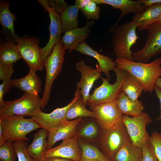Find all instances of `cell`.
Instances as JSON below:
<instances>
[{
    "label": "cell",
    "mask_w": 161,
    "mask_h": 161,
    "mask_svg": "<svg viewBox=\"0 0 161 161\" xmlns=\"http://www.w3.org/2000/svg\"><path fill=\"white\" fill-rule=\"evenodd\" d=\"M79 118L73 120H67L58 127L49 132L47 150L52 148L57 141L74 136L76 127L83 119Z\"/></svg>",
    "instance_id": "obj_21"
},
{
    "label": "cell",
    "mask_w": 161,
    "mask_h": 161,
    "mask_svg": "<svg viewBox=\"0 0 161 161\" xmlns=\"http://www.w3.org/2000/svg\"><path fill=\"white\" fill-rule=\"evenodd\" d=\"M137 27V24L133 19L130 22L109 27V30L112 33V42L117 57L134 61L131 49L139 37L136 32Z\"/></svg>",
    "instance_id": "obj_2"
},
{
    "label": "cell",
    "mask_w": 161,
    "mask_h": 161,
    "mask_svg": "<svg viewBox=\"0 0 161 161\" xmlns=\"http://www.w3.org/2000/svg\"><path fill=\"white\" fill-rule=\"evenodd\" d=\"M143 86L137 78L127 72L122 86V92L125 93L132 102L138 100L143 90Z\"/></svg>",
    "instance_id": "obj_28"
},
{
    "label": "cell",
    "mask_w": 161,
    "mask_h": 161,
    "mask_svg": "<svg viewBox=\"0 0 161 161\" xmlns=\"http://www.w3.org/2000/svg\"><path fill=\"white\" fill-rule=\"evenodd\" d=\"M116 104L119 110L123 115L134 117L138 116L143 112L145 106L143 102L138 100L131 101L128 97L121 92Z\"/></svg>",
    "instance_id": "obj_25"
},
{
    "label": "cell",
    "mask_w": 161,
    "mask_h": 161,
    "mask_svg": "<svg viewBox=\"0 0 161 161\" xmlns=\"http://www.w3.org/2000/svg\"><path fill=\"white\" fill-rule=\"evenodd\" d=\"M142 148L134 145L131 141L124 144L111 161H142Z\"/></svg>",
    "instance_id": "obj_27"
},
{
    "label": "cell",
    "mask_w": 161,
    "mask_h": 161,
    "mask_svg": "<svg viewBox=\"0 0 161 161\" xmlns=\"http://www.w3.org/2000/svg\"><path fill=\"white\" fill-rule=\"evenodd\" d=\"M81 155L77 138L73 137L63 140L62 143L56 147L46 150L44 158L59 157L80 161Z\"/></svg>",
    "instance_id": "obj_14"
},
{
    "label": "cell",
    "mask_w": 161,
    "mask_h": 161,
    "mask_svg": "<svg viewBox=\"0 0 161 161\" xmlns=\"http://www.w3.org/2000/svg\"><path fill=\"white\" fill-rule=\"evenodd\" d=\"M141 4H144L145 5L149 7L152 5L161 3V0H140Z\"/></svg>",
    "instance_id": "obj_41"
},
{
    "label": "cell",
    "mask_w": 161,
    "mask_h": 161,
    "mask_svg": "<svg viewBox=\"0 0 161 161\" xmlns=\"http://www.w3.org/2000/svg\"><path fill=\"white\" fill-rule=\"evenodd\" d=\"M122 121L134 145L142 148L149 142L150 136L146 129V126L152 122L149 114L143 112L134 117L123 115Z\"/></svg>",
    "instance_id": "obj_8"
},
{
    "label": "cell",
    "mask_w": 161,
    "mask_h": 161,
    "mask_svg": "<svg viewBox=\"0 0 161 161\" xmlns=\"http://www.w3.org/2000/svg\"><path fill=\"white\" fill-rule=\"evenodd\" d=\"M155 86L161 88V77H160L157 79L155 83Z\"/></svg>",
    "instance_id": "obj_46"
},
{
    "label": "cell",
    "mask_w": 161,
    "mask_h": 161,
    "mask_svg": "<svg viewBox=\"0 0 161 161\" xmlns=\"http://www.w3.org/2000/svg\"><path fill=\"white\" fill-rule=\"evenodd\" d=\"M13 64H8L0 61V80L10 79L14 72Z\"/></svg>",
    "instance_id": "obj_36"
},
{
    "label": "cell",
    "mask_w": 161,
    "mask_h": 161,
    "mask_svg": "<svg viewBox=\"0 0 161 161\" xmlns=\"http://www.w3.org/2000/svg\"><path fill=\"white\" fill-rule=\"evenodd\" d=\"M48 2L49 6L59 14L69 5L64 0H48Z\"/></svg>",
    "instance_id": "obj_39"
},
{
    "label": "cell",
    "mask_w": 161,
    "mask_h": 161,
    "mask_svg": "<svg viewBox=\"0 0 161 161\" xmlns=\"http://www.w3.org/2000/svg\"><path fill=\"white\" fill-rule=\"evenodd\" d=\"M38 1L40 3L43 7L45 12H48V8L49 7L48 2V0H38Z\"/></svg>",
    "instance_id": "obj_45"
},
{
    "label": "cell",
    "mask_w": 161,
    "mask_h": 161,
    "mask_svg": "<svg viewBox=\"0 0 161 161\" xmlns=\"http://www.w3.org/2000/svg\"><path fill=\"white\" fill-rule=\"evenodd\" d=\"M66 50L60 41L55 45L51 54L44 61V65L46 71V77L41 98L42 109L48 104L53 82L61 71Z\"/></svg>",
    "instance_id": "obj_6"
},
{
    "label": "cell",
    "mask_w": 161,
    "mask_h": 161,
    "mask_svg": "<svg viewBox=\"0 0 161 161\" xmlns=\"http://www.w3.org/2000/svg\"><path fill=\"white\" fill-rule=\"evenodd\" d=\"M22 58L18 49L17 45L7 41H1L0 44V61L13 64Z\"/></svg>",
    "instance_id": "obj_30"
},
{
    "label": "cell",
    "mask_w": 161,
    "mask_h": 161,
    "mask_svg": "<svg viewBox=\"0 0 161 161\" xmlns=\"http://www.w3.org/2000/svg\"><path fill=\"white\" fill-rule=\"evenodd\" d=\"M142 149V161H158L149 142L144 145Z\"/></svg>",
    "instance_id": "obj_37"
},
{
    "label": "cell",
    "mask_w": 161,
    "mask_h": 161,
    "mask_svg": "<svg viewBox=\"0 0 161 161\" xmlns=\"http://www.w3.org/2000/svg\"><path fill=\"white\" fill-rule=\"evenodd\" d=\"M92 0H76L75 5L80 10L84 8Z\"/></svg>",
    "instance_id": "obj_40"
},
{
    "label": "cell",
    "mask_w": 161,
    "mask_h": 161,
    "mask_svg": "<svg viewBox=\"0 0 161 161\" xmlns=\"http://www.w3.org/2000/svg\"><path fill=\"white\" fill-rule=\"evenodd\" d=\"M7 142L6 137L2 127L0 125V146Z\"/></svg>",
    "instance_id": "obj_44"
},
{
    "label": "cell",
    "mask_w": 161,
    "mask_h": 161,
    "mask_svg": "<svg viewBox=\"0 0 161 161\" xmlns=\"http://www.w3.org/2000/svg\"><path fill=\"white\" fill-rule=\"evenodd\" d=\"M129 141L130 138L122 121L111 128L102 129L97 143L102 153L111 160Z\"/></svg>",
    "instance_id": "obj_3"
},
{
    "label": "cell",
    "mask_w": 161,
    "mask_h": 161,
    "mask_svg": "<svg viewBox=\"0 0 161 161\" xmlns=\"http://www.w3.org/2000/svg\"><path fill=\"white\" fill-rule=\"evenodd\" d=\"M48 12L50 19L49 38L45 46L40 49L41 55L44 61L51 54L54 47L61 41V38L62 26L60 14L50 6L48 8Z\"/></svg>",
    "instance_id": "obj_15"
},
{
    "label": "cell",
    "mask_w": 161,
    "mask_h": 161,
    "mask_svg": "<svg viewBox=\"0 0 161 161\" xmlns=\"http://www.w3.org/2000/svg\"><path fill=\"white\" fill-rule=\"evenodd\" d=\"M13 82L14 87L25 92L37 95L41 92V81L37 75L36 72L30 70L25 76L20 78H13Z\"/></svg>",
    "instance_id": "obj_22"
},
{
    "label": "cell",
    "mask_w": 161,
    "mask_h": 161,
    "mask_svg": "<svg viewBox=\"0 0 161 161\" xmlns=\"http://www.w3.org/2000/svg\"><path fill=\"white\" fill-rule=\"evenodd\" d=\"M14 87L13 80L11 79L4 80L0 84V107L4 104V95L5 93L9 92Z\"/></svg>",
    "instance_id": "obj_38"
},
{
    "label": "cell",
    "mask_w": 161,
    "mask_h": 161,
    "mask_svg": "<svg viewBox=\"0 0 161 161\" xmlns=\"http://www.w3.org/2000/svg\"><path fill=\"white\" fill-rule=\"evenodd\" d=\"M95 22V20L86 19L85 24L82 27H78L66 31L61 40L66 50L71 52L77 45L85 41L92 31L90 27L94 25Z\"/></svg>",
    "instance_id": "obj_17"
},
{
    "label": "cell",
    "mask_w": 161,
    "mask_h": 161,
    "mask_svg": "<svg viewBox=\"0 0 161 161\" xmlns=\"http://www.w3.org/2000/svg\"><path fill=\"white\" fill-rule=\"evenodd\" d=\"M116 67L130 73L143 84L145 92L152 93L158 78L161 77V58H156L149 63L131 61L117 57Z\"/></svg>",
    "instance_id": "obj_1"
},
{
    "label": "cell",
    "mask_w": 161,
    "mask_h": 161,
    "mask_svg": "<svg viewBox=\"0 0 161 161\" xmlns=\"http://www.w3.org/2000/svg\"><path fill=\"white\" fill-rule=\"evenodd\" d=\"M149 142L158 161H161V132H153L150 136Z\"/></svg>",
    "instance_id": "obj_35"
},
{
    "label": "cell",
    "mask_w": 161,
    "mask_h": 161,
    "mask_svg": "<svg viewBox=\"0 0 161 161\" xmlns=\"http://www.w3.org/2000/svg\"><path fill=\"white\" fill-rule=\"evenodd\" d=\"M79 10L75 4L69 5L59 14L62 26V34L69 30L78 27V16Z\"/></svg>",
    "instance_id": "obj_29"
},
{
    "label": "cell",
    "mask_w": 161,
    "mask_h": 161,
    "mask_svg": "<svg viewBox=\"0 0 161 161\" xmlns=\"http://www.w3.org/2000/svg\"><path fill=\"white\" fill-rule=\"evenodd\" d=\"M66 117L67 120L69 121L79 118L88 117L95 118L94 113L86 107L81 95L79 97L68 109Z\"/></svg>",
    "instance_id": "obj_31"
},
{
    "label": "cell",
    "mask_w": 161,
    "mask_h": 161,
    "mask_svg": "<svg viewBox=\"0 0 161 161\" xmlns=\"http://www.w3.org/2000/svg\"><path fill=\"white\" fill-rule=\"evenodd\" d=\"M97 4H106L111 6L113 9L120 10L121 14L116 23L112 25H118L120 20L125 15L130 13L135 15L140 14L145 11L148 7L140 5V0H93Z\"/></svg>",
    "instance_id": "obj_20"
},
{
    "label": "cell",
    "mask_w": 161,
    "mask_h": 161,
    "mask_svg": "<svg viewBox=\"0 0 161 161\" xmlns=\"http://www.w3.org/2000/svg\"><path fill=\"white\" fill-rule=\"evenodd\" d=\"M48 133V131L44 129L39 130L33 134L32 142L26 149L28 154L36 161H40L44 158L47 146L46 139Z\"/></svg>",
    "instance_id": "obj_23"
},
{
    "label": "cell",
    "mask_w": 161,
    "mask_h": 161,
    "mask_svg": "<svg viewBox=\"0 0 161 161\" xmlns=\"http://www.w3.org/2000/svg\"><path fill=\"white\" fill-rule=\"evenodd\" d=\"M116 75L115 83L110 84L107 79L101 77L102 84L96 87L86 103V106H93L102 103L116 101L122 92V86L127 71L116 67L113 70Z\"/></svg>",
    "instance_id": "obj_5"
},
{
    "label": "cell",
    "mask_w": 161,
    "mask_h": 161,
    "mask_svg": "<svg viewBox=\"0 0 161 161\" xmlns=\"http://www.w3.org/2000/svg\"><path fill=\"white\" fill-rule=\"evenodd\" d=\"M23 115H11L0 119L7 142L13 144L16 141H29L27 135L40 128L32 119H26Z\"/></svg>",
    "instance_id": "obj_4"
},
{
    "label": "cell",
    "mask_w": 161,
    "mask_h": 161,
    "mask_svg": "<svg viewBox=\"0 0 161 161\" xmlns=\"http://www.w3.org/2000/svg\"><path fill=\"white\" fill-rule=\"evenodd\" d=\"M80 95V90L77 89L74 97L66 106L57 108L48 114L40 110L35 114L30 116V117L38 124L40 128L50 132L67 120L66 117L67 110Z\"/></svg>",
    "instance_id": "obj_11"
},
{
    "label": "cell",
    "mask_w": 161,
    "mask_h": 161,
    "mask_svg": "<svg viewBox=\"0 0 161 161\" xmlns=\"http://www.w3.org/2000/svg\"><path fill=\"white\" fill-rule=\"evenodd\" d=\"M74 50L82 54L92 56L95 58L99 64L97 68L99 72L104 73L107 79H110L109 72L114 70L116 66V63L107 55L100 54L91 48L85 41L78 44Z\"/></svg>",
    "instance_id": "obj_19"
},
{
    "label": "cell",
    "mask_w": 161,
    "mask_h": 161,
    "mask_svg": "<svg viewBox=\"0 0 161 161\" xmlns=\"http://www.w3.org/2000/svg\"><path fill=\"white\" fill-rule=\"evenodd\" d=\"M147 30L146 42L143 47L132 52L133 61L148 63L152 57L161 53V25L154 24L150 26Z\"/></svg>",
    "instance_id": "obj_10"
},
{
    "label": "cell",
    "mask_w": 161,
    "mask_h": 161,
    "mask_svg": "<svg viewBox=\"0 0 161 161\" xmlns=\"http://www.w3.org/2000/svg\"><path fill=\"white\" fill-rule=\"evenodd\" d=\"M80 10L87 20H97L100 17V7L93 0H92L84 8Z\"/></svg>",
    "instance_id": "obj_34"
},
{
    "label": "cell",
    "mask_w": 161,
    "mask_h": 161,
    "mask_svg": "<svg viewBox=\"0 0 161 161\" xmlns=\"http://www.w3.org/2000/svg\"><path fill=\"white\" fill-rule=\"evenodd\" d=\"M116 101L106 102L90 107L102 129L111 128L122 122L123 115Z\"/></svg>",
    "instance_id": "obj_12"
},
{
    "label": "cell",
    "mask_w": 161,
    "mask_h": 161,
    "mask_svg": "<svg viewBox=\"0 0 161 161\" xmlns=\"http://www.w3.org/2000/svg\"><path fill=\"white\" fill-rule=\"evenodd\" d=\"M0 161H1V160H0Z\"/></svg>",
    "instance_id": "obj_48"
},
{
    "label": "cell",
    "mask_w": 161,
    "mask_h": 161,
    "mask_svg": "<svg viewBox=\"0 0 161 161\" xmlns=\"http://www.w3.org/2000/svg\"><path fill=\"white\" fill-rule=\"evenodd\" d=\"M39 39L36 37L24 35L17 44L19 52L30 69L36 72L41 71L44 61L41 56L39 47Z\"/></svg>",
    "instance_id": "obj_9"
},
{
    "label": "cell",
    "mask_w": 161,
    "mask_h": 161,
    "mask_svg": "<svg viewBox=\"0 0 161 161\" xmlns=\"http://www.w3.org/2000/svg\"><path fill=\"white\" fill-rule=\"evenodd\" d=\"M161 15V3L155 4L149 7L142 13L135 15L133 19L137 24L139 30L147 29L148 27L157 23Z\"/></svg>",
    "instance_id": "obj_24"
},
{
    "label": "cell",
    "mask_w": 161,
    "mask_h": 161,
    "mask_svg": "<svg viewBox=\"0 0 161 161\" xmlns=\"http://www.w3.org/2000/svg\"><path fill=\"white\" fill-rule=\"evenodd\" d=\"M13 144L16 151L18 161H36L27 153L28 143L24 140L15 141Z\"/></svg>",
    "instance_id": "obj_32"
},
{
    "label": "cell",
    "mask_w": 161,
    "mask_h": 161,
    "mask_svg": "<svg viewBox=\"0 0 161 161\" xmlns=\"http://www.w3.org/2000/svg\"><path fill=\"white\" fill-rule=\"evenodd\" d=\"M17 155L13 144L6 142L0 146V160L16 161Z\"/></svg>",
    "instance_id": "obj_33"
},
{
    "label": "cell",
    "mask_w": 161,
    "mask_h": 161,
    "mask_svg": "<svg viewBox=\"0 0 161 161\" xmlns=\"http://www.w3.org/2000/svg\"><path fill=\"white\" fill-rule=\"evenodd\" d=\"M157 24L161 25V15L158 22L156 23Z\"/></svg>",
    "instance_id": "obj_47"
},
{
    "label": "cell",
    "mask_w": 161,
    "mask_h": 161,
    "mask_svg": "<svg viewBox=\"0 0 161 161\" xmlns=\"http://www.w3.org/2000/svg\"><path fill=\"white\" fill-rule=\"evenodd\" d=\"M10 5L9 1H0V23L2 27L1 33L4 35L6 41L17 44L21 37L15 33L14 23L17 18L10 10Z\"/></svg>",
    "instance_id": "obj_16"
},
{
    "label": "cell",
    "mask_w": 161,
    "mask_h": 161,
    "mask_svg": "<svg viewBox=\"0 0 161 161\" xmlns=\"http://www.w3.org/2000/svg\"><path fill=\"white\" fill-rule=\"evenodd\" d=\"M81 151L80 161H111L100 150L96 143L88 142L77 138Z\"/></svg>",
    "instance_id": "obj_26"
},
{
    "label": "cell",
    "mask_w": 161,
    "mask_h": 161,
    "mask_svg": "<svg viewBox=\"0 0 161 161\" xmlns=\"http://www.w3.org/2000/svg\"><path fill=\"white\" fill-rule=\"evenodd\" d=\"M102 129L95 117H85L78 125L74 137L97 143Z\"/></svg>",
    "instance_id": "obj_18"
},
{
    "label": "cell",
    "mask_w": 161,
    "mask_h": 161,
    "mask_svg": "<svg viewBox=\"0 0 161 161\" xmlns=\"http://www.w3.org/2000/svg\"><path fill=\"white\" fill-rule=\"evenodd\" d=\"M42 101L38 95L25 92L19 98L4 101L0 107V119L11 115L31 116L41 110Z\"/></svg>",
    "instance_id": "obj_7"
},
{
    "label": "cell",
    "mask_w": 161,
    "mask_h": 161,
    "mask_svg": "<svg viewBox=\"0 0 161 161\" xmlns=\"http://www.w3.org/2000/svg\"><path fill=\"white\" fill-rule=\"evenodd\" d=\"M154 90L155 91L157 97L159 99L160 103V115L156 119V120H161V88L155 86Z\"/></svg>",
    "instance_id": "obj_42"
},
{
    "label": "cell",
    "mask_w": 161,
    "mask_h": 161,
    "mask_svg": "<svg viewBox=\"0 0 161 161\" xmlns=\"http://www.w3.org/2000/svg\"><path fill=\"white\" fill-rule=\"evenodd\" d=\"M97 66L96 64V69H94L86 64L83 60L76 62L75 64L76 69L81 73L80 79L76 84L77 89L80 90L85 105L90 95V91L95 82L101 78Z\"/></svg>",
    "instance_id": "obj_13"
},
{
    "label": "cell",
    "mask_w": 161,
    "mask_h": 161,
    "mask_svg": "<svg viewBox=\"0 0 161 161\" xmlns=\"http://www.w3.org/2000/svg\"><path fill=\"white\" fill-rule=\"evenodd\" d=\"M40 161H75L73 160L59 157H52L47 158H44Z\"/></svg>",
    "instance_id": "obj_43"
}]
</instances>
